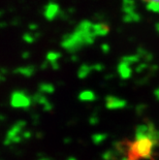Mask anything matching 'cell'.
I'll list each match as a JSON object with an SVG mask.
<instances>
[{
  "mask_svg": "<svg viewBox=\"0 0 159 160\" xmlns=\"http://www.w3.org/2000/svg\"><path fill=\"white\" fill-rule=\"evenodd\" d=\"M141 1L144 2L151 9H155V11L159 9V0H141Z\"/></svg>",
  "mask_w": 159,
  "mask_h": 160,
  "instance_id": "1",
  "label": "cell"
}]
</instances>
